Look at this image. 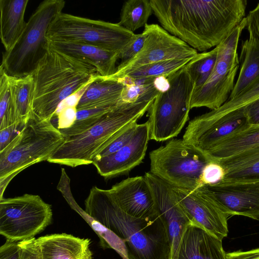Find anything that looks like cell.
I'll list each match as a JSON object with an SVG mask.
<instances>
[{
  "label": "cell",
  "mask_w": 259,
  "mask_h": 259,
  "mask_svg": "<svg viewBox=\"0 0 259 259\" xmlns=\"http://www.w3.org/2000/svg\"><path fill=\"white\" fill-rule=\"evenodd\" d=\"M161 26L197 51L224 41L245 18L246 0H150Z\"/></svg>",
  "instance_id": "6da1fadb"
},
{
  "label": "cell",
  "mask_w": 259,
  "mask_h": 259,
  "mask_svg": "<svg viewBox=\"0 0 259 259\" xmlns=\"http://www.w3.org/2000/svg\"><path fill=\"white\" fill-rule=\"evenodd\" d=\"M85 211L124 243L127 259H170L165 227L157 214L137 218L123 211L109 190L93 187L84 201Z\"/></svg>",
  "instance_id": "7a4b0ae2"
},
{
  "label": "cell",
  "mask_w": 259,
  "mask_h": 259,
  "mask_svg": "<svg viewBox=\"0 0 259 259\" xmlns=\"http://www.w3.org/2000/svg\"><path fill=\"white\" fill-rule=\"evenodd\" d=\"M157 95L152 92L135 103L119 104L87 131L66 138L47 161L72 167L92 164L125 127L137 122L148 111Z\"/></svg>",
  "instance_id": "3957f363"
},
{
  "label": "cell",
  "mask_w": 259,
  "mask_h": 259,
  "mask_svg": "<svg viewBox=\"0 0 259 259\" xmlns=\"http://www.w3.org/2000/svg\"><path fill=\"white\" fill-rule=\"evenodd\" d=\"M32 75L33 113L51 120L62 101L100 75L93 66L50 49Z\"/></svg>",
  "instance_id": "277c9868"
},
{
  "label": "cell",
  "mask_w": 259,
  "mask_h": 259,
  "mask_svg": "<svg viewBox=\"0 0 259 259\" xmlns=\"http://www.w3.org/2000/svg\"><path fill=\"white\" fill-rule=\"evenodd\" d=\"M65 138L51 120L33 113L10 143L0 151V198L10 182L20 171L48 160Z\"/></svg>",
  "instance_id": "5b68a950"
},
{
  "label": "cell",
  "mask_w": 259,
  "mask_h": 259,
  "mask_svg": "<svg viewBox=\"0 0 259 259\" xmlns=\"http://www.w3.org/2000/svg\"><path fill=\"white\" fill-rule=\"evenodd\" d=\"M63 0H45L31 15L12 48L3 54L1 67L10 76L32 75L50 51L47 32L65 7Z\"/></svg>",
  "instance_id": "8992f818"
},
{
  "label": "cell",
  "mask_w": 259,
  "mask_h": 259,
  "mask_svg": "<svg viewBox=\"0 0 259 259\" xmlns=\"http://www.w3.org/2000/svg\"><path fill=\"white\" fill-rule=\"evenodd\" d=\"M185 66L166 76L168 89L159 93L148 110L150 140L161 142L177 136L189 119L195 85Z\"/></svg>",
  "instance_id": "52a82bcc"
},
{
  "label": "cell",
  "mask_w": 259,
  "mask_h": 259,
  "mask_svg": "<svg viewBox=\"0 0 259 259\" xmlns=\"http://www.w3.org/2000/svg\"><path fill=\"white\" fill-rule=\"evenodd\" d=\"M149 157L150 172L170 186L191 191L203 186L202 174L209 160L183 139L168 141L151 151Z\"/></svg>",
  "instance_id": "ba28073f"
},
{
  "label": "cell",
  "mask_w": 259,
  "mask_h": 259,
  "mask_svg": "<svg viewBox=\"0 0 259 259\" xmlns=\"http://www.w3.org/2000/svg\"><path fill=\"white\" fill-rule=\"evenodd\" d=\"M135 34L118 23L62 12L50 25L47 37L49 40L82 43L119 53Z\"/></svg>",
  "instance_id": "9c48e42d"
},
{
  "label": "cell",
  "mask_w": 259,
  "mask_h": 259,
  "mask_svg": "<svg viewBox=\"0 0 259 259\" xmlns=\"http://www.w3.org/2000/svg\"><path fill=\"white\" fill-rule=\"evenodd\" d=\"M245 26V18L232 34L218 46L213 70L204 85L194 91L190 101L191 109L205 107L211 110H215L229 99L240 66L237 48Z\"/></svg>",
  "instance_id": "30bf717a"
},
{
  "label": "cell",
  "mask_w": 259,
  "mask_h": 259,
  "mask_svg": "<svg viewBox=\"0 0 259 259\" xmlns=\"http://www.w3.org/2000/svg\"><path fill=\"white\" fill-rule=\"evenodd\" d=\"M51 206L38 195L0 199V234L20 242L34 238L52 223Z\"/></svg>",
  "instance_id": "8fae6325"
},
{
  "label": "cell",
  "mask_w": 259,
  "mask_h": 259,
  "mask_svg": "<svg viewBox=\"0 0 259 259\" xmlns=\"http://www.w3.org/2000/svg\"><path fill=\"white\" fill-rule=\"evenodd\" d=\"M146 35L141 51L126 64L117 66L116 72L103 79L117 80L131 71L144 65L175 59H193L197 51L156 24H147L143 31Z\"/></svg>",
  "instance_id": "7c38bea8"
},
{
  "label": "cell",
  "mask_w": 259,
  "mask_h": 259,
  "mask_svg": "<svg viewBox=\"0 0 259 259\" xmlns=\"http://www.w3.org/2000/svg\"><path fill=\"white\" fill-rule=\"evenodd\" d=\"M249 125L244 107L217 117L203 114L189 122L182 139L206 153L226 138Z\"/></svg>",
  "instance_id": "4fadbf2b"
},
{
  "label": "cell",
  "mask_w": 259,
  "mask_h": 259,
  "mask_svg": "<svg viewBox=\"0 0 259 259\" xmlns=\"http://www.w3.org/2000/svg\"><path fill=\"white\" fill-rule=\"evenodd\" d=\"M172 188L191 224L201 228L220 240H222L227 236V221L229 216L201 187L195 191Z\"/></svg>",
  "instance_id": "5bb4252c"
},
{
  "label": "cell",
  "mask_w": 259,
  "mask_h": 259,
  "mask_svg": "<svg viewBox=\"0 0 259 259\" xmlns=\"http://www.w3.org/2000/svg\"><path fill=\"white\" fill-rule=\"evenodd\" d=\"M144 177L152 193L156 213L165 227L171 248L170 259H172L186 228L191 223L171 186L151 172H146Z\"/></svg>",
  "instance_id": "9a60e30c"
},
{
  "label": "cell",
  "mask_w": 259,
  "mask_h": 259,
  "mask_svg": "<svg viewBox=\"0 0 259 259\" xmlns=\"http://www.w3.org/2000/svg\"><path fill=\"white\" fill-rule=\"evenodd\" d=\"M200 187L228 215L259 220V181H221Z\"/></svg>",
  "instance_id": "2e32d148"
},
{
  "label": "cell",
  "mask_w": 259,
  "mask_h": 259,
  "mask_svg": "<svg viewBox=\"0 0 259 259\" xmlns=\"http://www.w3.org/2000/svg\"><path fill=\"white\" fill-rule=\"evenodd\" d=\"M149 140L148 122L138 124L134 136L126 145L114 153L94 160L92 164L106 179L126 174L143 162Z\"/></svg>",
  "instance_id": "e0dca14e"
},
{
  "label": "cell",
  "mask_w": 259,
  "mask_h": 259,
  "mask_svg": "<svg viewBox=\"0 0 259 259\" xmlns=\"http://www.w3.org/2000/svg\"><path fill=\"white\" fill-rule=\"evenodd\" d=\"M108 190L117 205L128 215L148 218L157 214L153 194L144 176L123 180Z\"/></svg>",
  "instance_id": "ac0fdd59"
},
{
  "label": "cell",
  "mask_w": 259,
  "mask_h": 259,
  "mask_svg": "<svg viewBox=\"0 0 259 259\" xmlns=\"http://www.w3.org/2000/svg\"><path fill=\"white\" fill-rule=\"evenodd\" d=\"M49 44L50 49L93 66L102 77L110 76L116 71L119 53L76 42L49 40Z\"/></svg>",
  "instance_id": "d6986e66"
},
{
  "label": "cell",
  "mask_w": 259,
  "mask_h": 259,
  "mask_svg": "<svg viewBox=\"0 0 259 259\" xmlns=\"http://www.w3.org/2000/svg\"><path fill=\"white\" fill-rule=\"evenodd\" d=\"M222 240L201 228L189 225L172 259H226Z\"/></svg>",
  "instance_id": "ffe728a7"
},
{
  "label": "cell",
  "mask_w": 259,
  "mask_h": 259,
  "mask_svg": "<svg viewBox=\"0 0 259 259\" xmlns=\"http://www.w3.org/2000/svg\"><path fill=\"white\" fill-rule=\"evenodd\" d=\"M41 259H92L90 240L66 233L36 239Z\"/></svg>",
  "instance_id": "44dd1931"
},
{
  "label": "cell",
  "mask_w": 259,
  "mask_h": 259,
  "mask_svg": "<svg viewBox=\"0 0 259 259\" xmlns=\"http://www.w3.org/2000/svg\"><path fill=\"white\" fill-rule=\"evenodd\" d=\"M28 0H1L0 37L5 51L16 42L26 23L24 20Z\"/></svg>",
  "instance_id": "7402d4cb"
},
{
  "label": "cell",
  "mask_w": 259,
  "mask_h": 259,
  "mask_svg": "<svg viewBox=\"0 0 259 259\" xmlns=\"http://www.w3.org/2000/svg\"><path fill=\"white\" fill-rule=\"evenodd\" d=\"M216 161L225 170L222 181H259V145Z\"/></svg>",
  "instance_id": "603a6c76"
},
{
  "label": "cell",
  "mask_w": 259,
  "mask_h": 259,
  "mask_svg": "<svg viewBox=\"0 0 259 259\" xmlns=\"http://www.w3.org/2000/svg\"><path fill=\"white\" fill-rule=\"evenodd\" d=\"M15 124L20 131L33 113L34 81L32 75L22 77L9 76Z\"/></svg>",
  "instance_id": "cb8c5ba5"
},
{
  "label": "cell",
  "mask_w": 259,
  "mask_h": 259,
  "mask_svg": "<svg viewBox=\"0 0 259 259\" xmlns=\"http://www.w3.org/2000/svg\"><path fill=\"white\" fill-rule=\"evenodd\" d=\"M259 145V125H249L226 138L204 153L209 161H218Z\"/></svg>",
  "instance_id": "d4e9b609"
},
{
  "label": "cell",
  "mask_w": 259,
  "mask_h": 259,
  "mask_svg": "<svg viewBox=\"0 0 259 259\" xmlns=\"http://www.w3.org/2000/svg\"><path fill=\"white\" fill-rule=\"evenodd\" d=\"M124 85L117 80L103 79L100 75L90 83L76 106V109L109 104H119Z\"/></svg>",
  "instance_id": "484cf974"
},
{
  "label": "cell",
  "mask_w": 259,
  "mask_h": 259,
  "mask_svg": "<svg viewBox=\"0 0 259 259\" xmlns=\"http://www.w3.org/2000/svg\"><path fill=\"white\" fill-rule=\"evenodd\" d=\"M239 60V76L228 100L243 92L259 74V42L256 39L249 36L242 42Z\"/></svg>",
  "instance_id": "4316f807"
},
{
  "label": "cell",
  "mask_w": 259,
  "mask_h": 259,
  "mask_svg": "<svg viewBox=\"0 0 259 259\" xmlns=\"http://www.w3.org/2000/svg\"><path fill=\"white\" fill-rule=\"evenodd\" d=\"M153 13L150 0H128L122 5L118 23L134 32L145 26Z\"/></svg>",
  "instance_id": "83f0119b"
},
{
  "label": "cell",
  "mask_w": 259,
  "mask_h": 259,
  "mask_svg": "<svg viewBox=\"0 0 259 259\" xmlns=\"http://www.w3.org/2000/svg\"><path fill=\"white\" fill-rule=\"evenodd\" d=\"M119 104H109L77 110L75 119L71 125L60 128L65 139L80 135L97 123L107 113Z\"/></svg>",
  "instance_id": "f1b7e54d"
},
{
  "label": "cell",
  "mask_w": 259,
  "mask_h": 259,
  "mask_svg": "<svg viewBox=\"0 0 259 259\" xmlns=\"http://www.w3.org/2000/svg\"><path fill=\"white\" fill-rule=\"evenodd\" d=\"M218 46L208 52L198 53L185 66L195 83L194 91L202 87L210 76L217 58Z\"/></svg>",
  "instance_id": "f546056e"
},
{
  "label": "cell",
  "mask_w": 259,
  "mask_h": 259,
  "mask_svg": "<svg viewBox=\"0 0 259 259\" xmlns=\"http://www.w3.org/2000/svg\"><path fill=\"white\" fill-rule=\"evenodd\" d=\"M191 60L175 59L158 61L140 66L125 76L134 78L166 77L184 67Z\"/></svg>",
  "instance_id": "4dcf8cb0"
},
{
  "label": "cell",
  "mask_w": 259,
  "mask_h": 259,
  "mask_svg": "<svg viewBox=\"0 0 259 259\" xmlns=\"http://www.w3.org/2000/svg\"><path fill=\"white\" fill-rule=\"evenodd\" d=\"M259 98V74L253 82L238 96L228 100L222 106L206 113L210 117H217L237 109L243 107Z\"/></svg>",
  "instance_id": "1f68e13d"
},
{
  "label": "cell",
  "mask_w": 259,
  "mask_h": 259,
  "mask_svg": "<svg viewBox=\"0 0 259 259\" xmlns=\"http://www.w3.org/2000/svg\"><path fill=\"white\" fill-rule=\"evenodd\" d=\"M15 124L9 75L0 67V130ZM19 131V130L17 128Z\"/></svg>",
  "instance_id": "d6a6232c"
},
{
  "label": "cell",
  "mask_w": 259,
  "mask_h": 259,
  "mask_svg": "<svg viewBox=\"0 0 259 259\" xmlns=\"http://www.w3.org/2000/svg\"><path fill=\"white\" fill-rule=\"evenodd\" d=\"M138 125L137 122H135L125 127L120 134L95 157L94 160L114 153L126 145L134 136Z\"/></svg>",
  "instance_id": "836d02e7"
},
{
  "label": "cell",
  "mask_w": 259,
  "mask_h": 259,
  "mask_svg": "<svg viewBox=\"0 0 259 259\" xmlns=\"http://www.w3.org/2000/svg\"><path fill=\"white\" fill-rule=\"evenodd\" d=\"M154 82L145 85L125 86L121 92L119 104L135 103L143 96L157 89Z\"/></svg>",
  "instance_id": "e575fe53"
},
{
  "label": "cell",
  "mask_w": 259,
  "mask_h": 259,
  "mask_svg": "<svg viewBox=\"0 0 259 259\" xmlns=\"http://www.w3.org/2000/svg\"><path fill=\"white\" fill-rule=\"evenodd\" d=\"M146 38V34H135L133 38L119 53V59L121 60L119 66L123 65L133 59L142 49Z\"/></svg>",
  "instance_id": "d590c367"
},
{
  "label": "cell",
  "mask_w": 259,
  "mask_h": 259,
  "mask_svg": "<svg viewBox=\"0 0 259 259\" xmlns=\"http://www.w3.org/2000/svg\"><path fill=\"white\" fill-rule=\"evenodd\" d=\"M225 175L222 166L217 161H209L203 169L201 182L203 185H212L221 182Z\"/></svg>",
  "instance_id": "8d00e7d4"
},
{
  "label": "cell",
  "mask_w": 259,
  "mask_h": 259,
  "mask_svg": "<svg viewBox=\"0 0 259 259\" xmlns=\"http://www.w3.org/2000/svg\"><path fill=\"white\" fill-rule=\"evenodd\" d=\"M19 259H41L39 249L35 238L19 242Z\"/></svg>",
  "instance_id": "74e56055"
},
{
  "label": "cell",
  "mask_w": 259,
  "mask_h": 259,
  "mask_svg": "<svg viewBox=\"0 0 259 259\" xmlns=\"http://www.w3.org/2000/svg\"><path fill=\"white\" fill-rule=\"evenodd\" d=\"M246 26L249 36L257 40L259 42V3L245 17Z\"/></svg>",
  "instance_id": "f35d334b"
},
{
  "label": "cell",
  "mask_w": 259,
  "mask_h": 259,
  "mask_svg": "<svg viewBox=\"0 0 259 259\" xmlns=\"http://www.w3.org/2000/svg\"><path fill=\"white\" fill-rule=\"evenodd\" d=\"M19 242L6 240L0 247V259H19Z\"/></svg>",
  "instance_id": "ab89813d"
},
{
  "label": "cell",
  "mask_w": 259,
  "mask_h": 259,
  "mask_svg": "<svg viewBox=\"0 0 259 259\" xmlns=\"http://www.w3.org/2000/svg\"><path fill=\"white\" fill-rule=\"evenodd\" d=\"M94 81V80H93ZM91 83V82H90ZM87 84L76 92L71 94L62 101L59 105L55 114H58L62 110L68 107H76L80 99L87 89L89 84Z\"/></svg>",
  "instance_id": "60d3db41"
},
{
  "label": "cell",
  "mask_w": 259,
  "mask_h": 259,
  "mask_svg": "<svg viewBox=\"0 0 259 259\" xmlns=\"http://www.w3.org/2000/svg\"><path fill=\"white\" fill-rule=\"evenodd\" d=\"M244 110L249 124L259 125V98L244 106Z\"/></svg>",
  "instance_id": "b9f144b4"
},
{
  "label": "cell",
  "mask_w": 259,
  "mask_h": 259,
  "mask_svg": "<svg viewBox=\"0 0 259 259\" xmlns=\"http://www.w3.org/2000/svg\"><path fill=\"white\" fill-rule=\"evenodd\" d=\"M226 259H259V248L248 251L238 250L226 253Z\"/></svg>",
  "instance_id": "7bdbcfd3"
},
{
  "label": "cell",
  "mask_w": 259,
  "mask_h": 259,
  "mask_svg": "<svg viewBox=\"0 0 259 259\" xmlns=\"http://www.w3.org/2000/svg\"><path fill=\"white\" fill-rule=\"evenodd\" d=\"M19 131L14 125L0 130V151L3 150L11 141Z\"/></svg>",
  "instance_id": "ee69618b"
}]
</instances>
